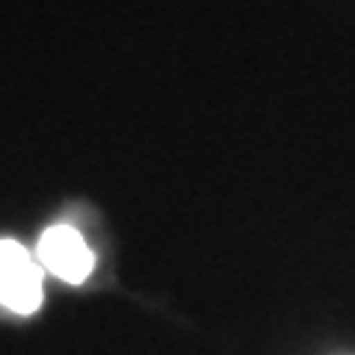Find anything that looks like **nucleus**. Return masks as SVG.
I'll list each match as a JSON object with an SVG mask.
<instances>
[{"label": "nucleus", "instance_id": "obj_1", "mask_svg": "<svg viewBox=\"0 0 355 355\" xmlns=\"http://www.w3.org/2000/svg\"><path fill=\"white\" fill-rule=\"evenodd\" d=\"M42 296V263L18 240H0V302L15 314H36Z\"/></svg>", "mask_w": 355, "mask_h": 355}, {"label": "nucleus", "instance_id": "obj_2", "mask_svg": "<svg viewBox=\"0 0 355 355\" xmlns=\"http://www.w3.org/2000/svg\"><path fill=\"white\" fill-rule=\"evenodd\" d=\"M39 263L42 270L57 275L65 284H83L92 275L95 254L86 246L80 231L71 225H51L39 237Z\"/></svg>", "mask_w": 355, "mask_h": 355}]
</instances>
